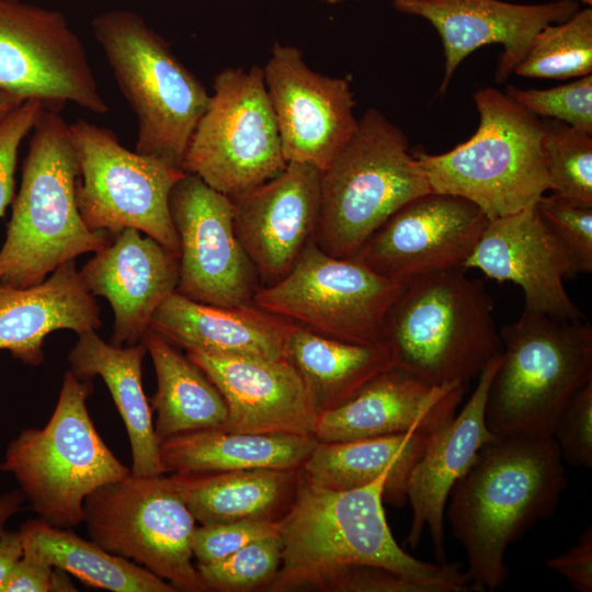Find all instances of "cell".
Here are the masks:
<instances>
[{
	"label": "cell",
	"instance_id": "obj_1",
	"mask_svg": "<svg viewBox=\"0 0 592 592\" xmlns=\"http://www.w3.org/2000/svg\"><path fill=\"white\" fill-rule=\"evenodd\" d=\"M388 476L358 488L332 490L299 470L294 500L278 521L282 563L267 592H344L352 573L379 567L417 583L423 592H468L458 562H428L396 542L384 509Z\"/></svg>",
	"mask_w": 592,
	"mask_h": 592
},
{
	"label": "cell",
	"instance_id": "obj_2",
	"mask_svg": "<svg viewBox=\"0 0 592 592\" xmlns=\"http://www.w3.org/2000/svg\"><path fill=\"white\" fill-rule=\"evenodd\" d=\"M562 462L553 436L497 435L454 485L445 515L466 551L473 591L505 585L508 547L554 515L561 501Z\"/></svg>",
	"mask_w": 592,
	"mask_h": 592
},
{
	"label": "cell",
	"instance_id": "obj_3",
	"mask_svg": "<svg viewBox=\"0 0 592 592\" xmlns=\"http://www.w3.org/2000/svg\"><path fill=\"white\" fill-rule=\"evenodd\" d=\"M78 174L69 124L59 112L44 109L32 129L0 250L2 284L36 285L60 265L112 240L106 231H92L83 221L76 198Z\"/></svg>",
	"mask_w": 592,
	"mask_h": 592
},
{
	"label": "cell",
	"instance_id": "obj_4",
	"mask_svg": "<svg viewBox=\"0 0 592 592\" xmlns=\"http://www.w3.org/2000/svg\"><path fill=\"white\" fill-rule=\"evenodd\" d=\"M384 341L397 367L435 386H467L502 350L492 298L464 267L403 284L388 310Z\"/></svg>",
	"mask_w": 592,
	"mask_h": 592
},
{
	"label": "cell",
	"instance_id": "obj_5",
	"mask_svg": "<svg viewBox=\"0 0 592 592\" xmlns=\"http://www.w3.org/2000/svg\"><path fill=\"white\" fill-rule=\"evenodd\" d=\"M477 130L443 153L413 152L431 192L463 197L488 219L536 205L549 190L544 124L493 87L473 94Z\"/></svg>",
	"mask_w": 592,
	"mask_h": 592
},
{
	"label": "cell",
	"instance_id": "obj_6",
	"mask_svg": "<svg viewBox=\"0 0 592 592\" xmlns=\"http://www.w3.org/2000/svg\"><path fill=\"white\" fill-rule=\"evenodd\" d=\"M500 332L486 422L494 435L551 436L574 395L592 380V326L523 310Z\"/></svg>",
	"mask_w": 592,
	"mask_h": 592
},
{
	"label": "cell",
	"instance_id": "obj_7",
	"mask_svg": "<svg viewBox=\"0 0 592 592\" xmlns=\"http://www.w3.org/2000/svg\"><path fill=\"white\" fill-rule=\"evenodd\" d=\"M431 192L405 133L368 109L320 172V212L314 241L326 253L352 259L395 212Z\"/></svg>",
	"mask_w": 592,
	"mask_h": 592
},
{
	"label": "cell",
	"instance_id": "obj_8",
	"mask_svg": "<svg viewBox=\"0 0 592 592\" xmlns=\"http://www.w3.org/2000/svg\"><path fill=\"white\" fill-rule=\"evenodd\" d=\"M91 379L64 376L48 422L25 429L7 446L0 465L13 475L41 521L61 528L83 522L86 498L132 474L98 433L87 408Z\"/></svg>",
	"mask_w": 592,
	"mask_h": 592
},
{
	"label": "cell",
	"instance_id": "obj_9",
	"mask_svg": "<svg viewBox=\"0 0 592 592\" xmlns=\"http://www.w3.org/2000/svg\"><path fill=\"white\" fill-rule=\"evenodd\" d=\"M91 26L137 117L136 151L181 168L209 100L205 87L138 14L104 12Z\"/></svg>",
	"mask_w": 592,
	"mask_h": 592
},
{
	"label": "cell",
	"instance_id": "obj_10",
	"mask_svg": "<svg viewBox=\"0 0 592 592\" xmlns=\"http://www.w3.org/2000/svg\"><path fill=\"white\" fill-rule=\"evenodd\" d=\"M90 539L133 560L178 591H209L193 565L195 519L171 476H136L106 483L83 503Z\"/></svg>",
	"mask_w": 592,
	"mask_h": 592
},
{
	"label": "cell",
	"instance_id": "obj_11",
	"mask_svg": "<svg viewBox=\"0 0 592 592\" xmlns=\"http://www.w3.org/2000/svg\"><path fill=\"white\" fill-rule=\"evenodd\" d=\"M286 164L263 68L218 72L182 170L232 197L272 179Z\"/></svg>",
	"mask_w": 592,
	"mask_h": 592
},
{
	"label": "cell",
	"instance_id": "obj_12",
	"mask_svg": "<svg viewBox=\"0 0 592 592\" xmlns=\"http://www.w3.org/2000/svg\"><path fill=\"white\" fill-rule=\"evenodd\" d=\"M69 130L79 168L76 198L88 228L113 237L135 228L180 257L169 196L185 172L125 148L113 130L89 121Z\"/></svg>",
	"mask_w": 592,
	"mask_h": 592
},
{
	"label": "cell",
	"instance_id": "obj_13",
	"mask_svg": "<svg viewBox=\"0 0 592 592\" xmlns=\"http://www.w3.org/2000/svg\"><path fill=\"white\" fill-rule=\"evenodd\" d=\"M402 287L356 259L326 253L310 239L291 271L259 287L253 301L322 337L369 344L384 341L388 310Z\"/></svg>",
	"mask_w": 592,
	"mask_h": 592
},
{
	"label": "cell",
	"instance_id": "obj_14",
	"mask_svg": "<svg viewBox=\"0 0 592 592\" xmlns=\"http://www.w3.org/2000/svg\"><path fill=\"white\" fill-rule=\"evenodd\" d=\"M0 88L54 112L67 103L98 115L109 111L66 16L20 0H0Z\"/></svg>",
	"mask_w": 592,
	"mask_h": 592
},
{
	"label": "cell",
	"instance_id": "obj_15",
	"mask_svg": "<svg viewBox=\"0 0 592 592\" xmlns=\"http://www.w3.org/2000/svg\"><path fill=\"white\" fill-rule=\"evenodd\" d=\"M169 208L180 241L175 291L208 305H254L257 272L236 236L232 200L185 172Z\"/></svg>",
	"mask_w": 592,
	"mask_h": 592
},
{
	"label": "cell",
	"instance_id": "obj_16",
	"mask_svg": "<svg viewBox=\"0 0 592 592\" xmlns=\"http://www.w3.org/2000/svg\"><path fill=\"white\" fill-rule=\"evenodd\" d=\"M488 220L463 197L429 192L395 212L353 259L388 281L406 284L463 267Z\"/></svg>",
	"mask_w": 592,
	"mask_h": 592
},
{
	"label": "cell",
	"instance_id": "obj_17",
	"mask_svg": "<svg viewBox=\"0 0 592 592\" xmlns=\"http://www.w3.org/2000/svg\"><path fill=\"white\" fill-rule=\"evenodd\" d=\"M263 71L286 163L323 171L357 126L349 80L311 70L297 47L280 43Z\"/></svg>",
	"mask_w": 592,
	"mask_h": 592
},
{
	"label": "cell",
	"instance_id": "obj_18",
	"mask_svg": "<svg viewBox=\"0 0 592 592\" xmlns=\"http://www.w3.org/2000/svg\"><path fill=\"white\" fill-rule=\"evenodd\" d=\"M399 12L429 21L444 50L443 94L460 62L489 44H501L494 79L503 83L525 57L533 37L544 26L560 23L580 5L573 1L513 3L502 0H388Z\"/></svg>",
	"mask_w": 592,
	"mask_h": 592
},
{
	"label": "cell",
	"instance_id": "obj_19",
	"mask_svg": "<svg viewBox=\"0 0 592 592\" xmlns=\"http://www.w3.org/2000/svg\"><path fill=\"white\" fill-rule=\"evenodd\" d=\"M236 236L269 285L283 278L312 239L320 212V171L289 162L275 177L230 197Z\"/></svg>",
	"mask_w": 592,
	"mask_h": 592
},
{
	"label": "cell",
	"instance_id": "obj_20",
	"mask_svg": "<svg viewBox=\"0 0 592 592\" xmlns=\"http://www.w3.org/2000/svg\"><path fill=\"white\" fill-rule=\"evenodd\" d=\"M497 282H512L524 294V310L555 320L584 318L563 281L574 277L569 261L543 221L536 205L489 219L463 264Z\"/></svg>",
	"mask_w": 592,
	"mask_h": 592
},
{
	"label": "cell",
	"instance_id": "obj_21",
	"mask_svg": "<svg viewBox=\"0 0 592 592\" xmlns=\"http://www.w3.org/2000/svg\"><path fill=\"white\" fill-rule=\"evenodd\" d=\"M221 394L228 432L314 436L318 413L299 373L287 357L186 351Z\"/></svg>",
	"mask_w": 592,
	"mask_h": 592
},
{
	"label": "cell",
	"instance_id": "obj_22",
	"mask_svg": "<svg viewBox=\"0 0 592 592\" xmlns=\"http://www.w3.org/2000/svg\"><path fill=\"white\" fill-rule=\"evenodd\" d=\"M135 228L115 235L79 271L87 289L114 312L111 343L135 345L159 305L177 289L180 257Z\"/></svg>",
	"mask_w": 592,
	"mask_h": 592
},
{
	"label": "cell",
	"instance_id": "obj_23",
	"mask_svg": "<svg viewBox=\"0 0 592 592\" xmlns=\"http://www.w3.org/2000/svg\"><path fill=\"white\" fill-rule=\"evenodd\" d=\"M467 386L430 385L396 365L343 405L318 414V442L421 433L433 435L456 414Z\"/></svg>",
	"mask_w": 592,
	"mask_h": 592
},
{
	"label": "cell",
	"instance_id": "obj_24",
	"mask_svg": "<svg viewBox=\"0 0 592 592\" xmlns=\"http://www.w3.org/2000/svg\"><path fill=\"white\" fill-rule=\"evenodd\" d=\"M500 353L480 373L463 409L431 437L407 480V502L412 512L407 543L418 547L428 528L440 562L446 561L444 520L449 492L480 448L497 436L486 422V401Z\"/></svg>",
	"mask_w": 592,
	"mask_h": 592
},
{
	"label": "cell",
	"instance_id": "obj_25",
	"mask_svg": "<svg viewBox=\"0 0 592 592\" xmlns=\"http://www.w3.org/2000/svg\"><path fill=\"white\" fill-rule=\"evenodd\" d=\"M293 326L257 305H208L175 291L159 305L149 329L186 351L283 358Z\"/></svg>",
	"mask_w": 592,
	"mask_h": 592
},
{
	"label": "cell",
	"instance_id": "obj_26",
	"mask_svg": "<svg viewBox=\"0 0 592 592\" xmlns=\"http://www.w3.org/2000/svg\"><path fill=\"white\" fill-rule=\"evenodd\" d=\"M100 326L99 306L75 260L33 286L12 287L0 282V350L27 365L43 363L44 340L49 333L68 329L81 334Z\"/></svg>",
	"mask_w": 592,
	"mask_h": 592
},
{
	"label": "cell",
	"instance_id": "obj_27",
	"mask_svg": "<svg viewBox=\"0 0 592 592\" xmlns=\"http://www.w3.org/2000/svg\"><path fill=\"white\" fill-rule=\"evenodd\" d=\"M68 354L70 372L80 379L100 376L105 383L125 424L133 457L132 474H166L160 459V441L155 432L151 406L141 380V363L147 353L143 341L116 346L102 340L95 330L78 334Z\"/></svg>",
	"mask_w": 592,
	"mask_h": 592
},
{
	"label": "cell",
	"instance_id": "obj_28",
	"mask_svg": "<svg viewBox=\"0 0 592 592\" xmlns=\"http://www.w3.org/2000/svg\"><path fill=\"white\" fill-rule=\"evenodd\" d=\"M317 443L315 436L235 433L209 428L162 440L160 459L164 471L173 474L300 470Z\"/></svg>",
	"mask_w": 592,
	"mask_h": 592
},
{
	"label": "cell",
	"instance_id": "obj_29",
	"mask_svg": "<svg viewBox=\"0 0 592 592\" xmlns=\"http://www.w3.org/2000/svg\"><path fill=\"white\" fill-rule=\"evenodd\" d=\"M299 470L243 469L172 474L201 525L237 521H280L297 489Z\"/></svg>",
	"mask_w": 592,
	"mask_h": 592
},
{
	"label": "cell",
	"instance_id": "obj_30",
	"mask_svg": "<svg viewBox=\"0 0 592 592\" xmlns=\"http://www.w3.org/2000/svg\"><path fill=\"white\" fill-rule=\"evenodd\" d=\"M433 435L409 432L318 442L301 473L315 483L332 490L363 487L387 475L384 502L402 506L407 502L408 477Z\"/></svg>",
	"mask_w": 592,
	"mask_h": 592
},
{
	"label": "cell",
	"instance_id": "obj_31",
	"mask_svg": "<svg viewBox=\"0 0 592 592\" xmlns=\"http://www.w3.org/2000/svg\"><path fill=\"white\" fill-rule=\"evenodd\" d=\"M286 357L299 373L318 414L335 409L371 380L395 366L386 341L349 343L294 323Z\"/></svg>",
	"mask_w": 592,
	"mask_h": 592
},
{
	"label": "cell",
	"instance_id": "obj_32",
	"mask_svg": "<svg viewBox=\"0 0 592 592\" xmlns=\"http://www.w3.org/2000/svg\"><path fill=\"white\" fill-rule=\"evenodd\" d=\"M141 341L157 376L150 406L157 412L155 432L159 441L189 431L221 428L227 406L205 373L152 329Z\"/></svg>",
	"mask_w": 592,
	"mask_h": 592
},
{
	"label": "cell",
	"instance_id": "obj_33",
	"mask_svg": "<svg viewBox=\"0 0 592 592\" xmlns=\"http://www.w3.org/2000/svg\"><path fill=\"white\" fill-rule=\"evenodd\" d=\"M19 532L24 555L70 573L89 587L112 592L178 591L140 565L81 538L70 528L32 519L24 522Z\"/></svg>",
	"mask_w": 592,
	"mask_h": 592
},
{
	"label": "cell",
	"instance_id": "obj_34",
	"mask_svg": "<svg viewBox=\"0 0 592 592\" xmlns=\"http://www.w3.org/2000/svg\"><path fill=\"white\" fill-rule=\"evenodd\" d=\"M513 73L525 78L576 79L592 75V9L548 24L533 37Z\"/></svg>",
	"mask_w": 592,
	"mask_h": 592
},
{
	"label": "cell",
	"instance_id": "obj_35",
	"mask_svg": "<svg viewBox=\"0 0 592 592\" xmlns=\"http://www.w3.org/2000/svg\"><path fill=\"white\" fill-rule=\"evenodd\" d=\"M543 124L549 190L592 206V134L555 119Z\"/></svg>",
	"mask_w": 592,
	"mask_h": 592
},
{
	"label": "cell",
	"instance_id": "obj_36",
	"mask_svg": "<svg viewBox=\"0 0 592 592\" xmlns=\"http://www.w3.org/2000/svg\"><path fill=\"white\" fill-rule=\"evenodd\" d=\"M283 543L278 534L250 542L220 560L196 563L209 591H266L282 563Z\"/></svg>",
	"mask_w": 592,
	"mask_h": 592
},
{
	"label": "cell",
	"instance_id": "obj_37",
	"mask_svg": "<svg viewBox=\"0 0 592 592\" xmlns=\"http://www.w3.org/2000/svg\"><path fill=\"white\" fill-rule=\"evenodd\" d=\"M546 227L567 257L573 275L592 272V206L551 194L536 204Z\"/></svg>",
	"mask_w": 592,
	"mask_h": 592
},
{
	"label": "cell",
	"instance_id": "obj_38",
	"mask_svg": "<svg viewBox=\"0 0 592 592\" xmlns=\"http://www.w3.org/2000/svg\"><path fill=\"white\" fill-rule=\"evenodd\" d=\"M505 94L536 116L592 134V75L549 89L508 87Z\"/></svg>",
	"mask_w": 592,
	"mask_h": 592
},
{
	"label": "cell",
	"instance_id": "obj_39",
	"mask_svg": "<svg viewBox=\"0 0 592 592\" xmlns=\"http://www.w3.org/2000/svg\"><path fill=\"white\" fill-rule=\"evenodd\" d=\"M278 534V521H237L196 526L191 539L196 563L228 557L250 542Z\"/></svg>",
	"mask_w": 592,
	"mask_h": 592
},
{
	"label": "cell",
	"instance_id": "obj_40",
	"mask_svg": "<svg viewBox=\"0 0 592 592\" xmlns=\"http://www.w3.org/2000/svg\"><path fill=\"white\" fill-rule=\"evenodd\" d=\"M551 436L562 460L574 467H592V380L566 406Z\"/></svg>",
	"mask_w": 592,
	"mask_h": 592
},
{
	"label": "cell",
	"instance_id": "obj_41",
	"mask_svg": "<svg viewBox=\"0 0 592 592\" xmlns=\"http://www.w3.org/2000/svg\"><path fill=\"white\" fill-rule=\"evenodd\" d=\"M42 102L25 100L0 123V217L13 201L19 147L44 110Z\"/></svg>",
	"mask_w": 592,
	"mask_h": 592
},
{
	"label": "cell",
	"instance_id": "obj_42",
	"mask_svg": "<svg viewBox=\"0 0 592 592\" xmlns=\"http://www.w3.org/2000/svg\"><path fill=\"white\" fill-rule=\"evenodd\" d=\"M66 572L39 559L24 555L4 580L1 592H73Z\"/></svg>",
	"mask_w": 592,
	"mask_h": 592
},
{
	"label": "cell",
	"instance_id": "obj_43",
	"mask_svg": "<svg viewBox=\"0 0 592 592\" xmlns=\"http://www.w3.org/2000/svg\"><path fill=\"white\" fill-rule=\"evenodd\" d=\"M545 565L566 578L578 592H592V526L585 527L576 545L546 559Z\"/></svg>",
	"mask_w": 592,
	"mask_h": 592
},
{
	"label": "cell",
	"instance_id": "obj_44",
	"mask_svg": "<svg viewBox=\"0 0 592 592\" xmlns=\"http://www.w3.org/2000/svg\"><path fill=\"white\" fill-rule=\"evenodd\" d=\"M22 556L23 543L20 532L5 530L0 536V592L11 569Z\"/></svg>",
	"mask_w": 592,
	"mask_h": 592
},
{
	"label": "cell",
	"instance_id": "obj_45",
	"mask_svg": "<svg viewBox=\"0 0 592 592\" xmlns=\"http://www.w3.org/2000/svg\"><path fill=\"white\" fill-rule=\"evenodd\" d=\"M24 502L25 498L20 489L0 493V536L7 530L10 519L24 510Z\"/></svg>",
	"mask_w": 592,
	"mask_h": 592
},
{
	"label": "cell",
	"instance_id": "obj_46",
	"mask_svg": "<svg viewBox=\"0 0 592 592\" xmlns=\"http://www.w3.org/2000/svg\"><path fill=\"white\" fill-rule=\"evenodd\" d=\"M25 100L21 96L11 93L8 90L0 88V123L15 109H18Z\"/></svg>",
	"mask_w": 592,
	"mask_h": 592
},
{
	"label": "cell",
	"instance_id": "obj_47",
	"mask_svg": "<svg viewBox=\"0 0 592 592\" xmlns=\"http://www.w3.org/2000/svg\"><path fill=\"white\" fill-rule=\"evenodd\" d=\"M553 1H573V2H581L583 4H587L589 7L592 5V0H553Z\"/></svg>",
	"mask_w": 592,
	"mask_h": 592
},
{
	"label": "cell",
	"instance_id": "obj_48",
	"mask_svg": "<svg viewBox=\"0 0 592 592\" xmlns=\"http://www.w3.org/2000/svg\"><path fill=\"white\" fill-rule=\"evenodd\" d=\"M323 1L327 2V3L333 4V3L341 2V1H343V0H323Z\"/></svg>",
	"mask_w": 592,
	"mask_h": 592
}]
</instances>
